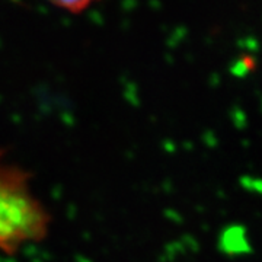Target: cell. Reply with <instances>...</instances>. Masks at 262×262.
Here are the masks:
<instances>
[{"label": "cell", "mask_w": 262, "mask_h": 262, "mask_svg": "<svg viewBox=\"0 0 262 262\" xmlns=\"http://www.w3.org/2000/svg\"><path fill=\"white\" fill-rule=\"evenodd\" d=\"M50 222L28 175L0 160V251H16L42 241Z\"/></svg>", "instance_id": "cell-1"}, {"label": "cell", "mask_w": 262, "mask_h": 262, "mask_svg": "<svg viewBox=\"0 0 262 262\" xmlns=\"http://www.w3.org/2000/svg\"><path fill=\"white\" fill-rule=\"evenodd\" d=\"M51 2L61 9L77 13V12L86 9L88 6H91L95 0H51Z\"/></svg>", "instance_id": "cell-2"}]
</instances>
